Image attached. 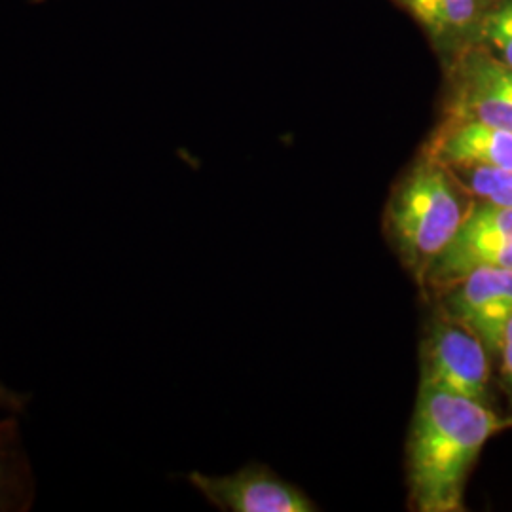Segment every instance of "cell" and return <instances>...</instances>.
Instances as JSON below:
<instances>
[{
	"label": "cell",
	"instance_id": "6da1fadb",
	"mask_svg": "<svg viewBox=\"0 0 512 512\" xmlns=\"http://www.w3.org/2000/svg\"><path fill=\"white\" fill-rule=\"evenodd\" d=\"M490 404L421 385L408 437V488L420 512L463 511L469 473L484 444L511 425Z\"/></svg>",
	"mask_w": 512,
	"mask_h": 512
},
{
	"label": "cell",
	"instance_id": "7a4b0ae2",
	"mask_svg": "<svg viewBox=\"0 0 512 512\" xmlns=\"http://www.w3.org/2000/svg\"><path fill=\"white\" fill-rule=\"evenodd\" d=\"M471 203L454 173L425 154L395 186L387 228L397 253L418 279L458 234Z\"/></svg>",
	"mask_w": 512,
	"mask_h": 512
},
{
	"label": "cell",
	"instance_id": "3957f363",
	"mask_svg": "<svg viewBox=\"0 0 512 512\" xmlns=\"http://www.w3.org/2000/svg\"><path fill=\"white\" fill-rule=\"evenodd\" d=\"M444 73V116L476 120L512 133L511 67L476 44L446 65Z\"/></svg>",
	"mask_w": 512,
	"mask_h": 512
},
{
	"label": "cell",
	"instance_id": "277c9868",
	"mask_svg": "<svg viewBox=\"0 0 512 512\" xmlns=\"http://www.w3.org/2000/svg\"><path fill=\"white\" fill-rule=\"evenodd\" d=\"M490 355L473 330L444 313L423 344L421 385L488 404Z\"/></svg>",
	"mask_w": 512,
	"mask_h": 512
},
{
	"label": "cell",
	"instance_id": "5b68a950",
	"mask_svg": "<svg viewBox=\"0 0 512 512\" xmlns=\"http://www.w3.org/2000/svg\"><path fill=\"white\" fill-rule=\"evenodd\" d=\"M444 293V313L473 330L492 355L499 353L512 319V270L480 268Z\"/></svg>",
	"mask_w": 512,
	"mask_h": 512
},
{
	"label": "cell",
	"instance_id": "8992f818",
	"mask_svg": "<svg viewBox=\"0 0 512 512\" xmlns=\"http://www.w3.org/2000/svg\"><path fill=\"white\" fill-rule=\"evenodd\" d=\"M190 484L220 511L313 512L315 503L266 467L251 465L234 475L190 473Z\"/></svg>",
	"mask_w": 512,
	"mask_h": 512
},
{
	"label": "cell",
	"instance_id": "52a82bcc",
	"mask_svg": "<svg viewBox=\"0 0 512 512\" xmlns=\"http://www.w3.org/2000/svg\"><path fill=\"white\" fill-rule=\"evenodd\" d=\"M423 154L448 169H512V133L476 120L444 116L425 143Z\"/></svg>",
	"mask_w": 512,
	"mask_h": 512
},
{
	"label": "cell",
	"instance_id": "ba28073f",
	"mask_svg": "<svg viewBox=\"0 0 512 512\" xmlns=\"http://www.w3.org/2000/svg\"><path fill=\"white\" fill-rule=\"evenodd\" d=\"M480 268L512 270V239L461 226L454 239L431 262L423 281L444 291L463 275Z\"/></svg>",
	"mask_w": 512,
	"mask_h": 512
},
{
	"label": "cell",
	"instance_id": "9c48e42d",
	"mask_svg": "<svg viewBox=\"0 0 512 512\" xmlns=\"http://www.w3.org/2000/svg\"><path fill=\"white\" fill-rule=\"evenodd\" d=\"M33 473L16 416L0 420V512L31 509Z\"/></svg>",
	"mask_w": 512,
	"mask_h": 512
},
{
	"label": "cell",
	"instance_id": "30bf717a",
	"mask_svg": "<svg viewBox=\"0 0 512 512\" xmlns=\"http://www.w3.org/2000/svg\"><path fill=\"white\" fill-rule=\"evenodd\" d=\"M450 171L461 188L476 202L512 207V169L461 167Z\"/></svg>",
	"mask_w": 512,
	"mask_h": 512
},
{
	"label": "cell",
	"instance_id": "8fae6325",
	"mask_svg": "<svg viewBox=\"0 0 512 512\" xmlns=\"http://www.w3.org/2000/svg\"><path fill=\"white\" fill-rule=\"evenodd\" d=\"M478 44L512 69V0H499L486 14Z\"/></svg>",
	"mask_w": 512,
	"mask_h": 512
},
{
	"label": "cell",
	"instance_id": "7c38bea8",
	"mask_svg": "<svg viewBox=\"0 0 512 512\" xmlns=\"http://www.w3.org/2000/svg\"><path fill=\"white\" fill-rule=\"evenodd\" d=\"M461 226L476 232L494 234L499 238L512 239V207L473 200Z\"/></svg>",
	"mask_w": 512,
	"mask_h": 512
},
{
	"label": "cell",
	"instance_id": "4fadbf2b",
	"mask_svg": "<svg viewBox=\"0 0 512 512\" xmlns=\"http://www.w3.org/2000/svg\"><path fill=\"white\" fill-rule=\"evenodd\" d=\"M29 401H31L29 395L12 391L0 382V410L2 412H8L12 416H21L25 412Z\"/></svg>",
	"mask_w": 512,
	"mask_h": 512
},
{
	"label": "cell",
	"instance_id": "5bb4252c",
	"mask_svg": "<svg viewBox=\"0 0 512 512\" xmlns=\"http://www.w3.org/2000/svg\"><path fill=\"white\" fill-rule=\"evenodd\" d=\"M499 359H501V376L503 382L507 385V389L511 391L512 395V319L511 323L507 325L501 346H499Z\"/></svg>",
	"mask_w": 512,
	"mask_h": 512
},
{
	"label": "cell",
	"instance_id": "9a60e30c",
	"mask_svg": "<svg viewBox=\"0 0 512 512\" xmlns=\"http://www.w3.org/2000/svg\"><path fill=\"white\" fill-rule=\"evenodd\" d=\"M33 2H46V0H33Z\"/></svg>",
	"mask_w": 512,
	"mask_h": 512
}]
</instances>
